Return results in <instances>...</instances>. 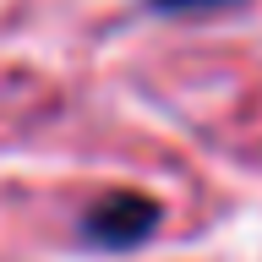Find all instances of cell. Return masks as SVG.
I'll list each match as a JSON object with an SVG mask.
<instances>
[{
	"label": "cell",
	"mask_w": 262,
	"mask_h": 262,
	"mask_svg": "<svg viewBox=\"0 0 262 262\" xmlns=\"http://www.w3.org/2000/svg\"><path fill=\"white\" fill-rule=\"evenodd\" d=\"M153 229H159V202H147V196H110L104 208L82 219V235L104 251H126V246L147 241Z\"/></svg>",
	"instance_id": "1"
},
{
	"label": "cell",
	"mask_w": 262,
	"mask_h": 262,
	"mask_svg": "<svg viewBox=\"0 0 262 262\" xmlns=\"http://www.w3.org/2000/svg\"><path fill=\"white\" fill-rule=\"evenodd\" d=\"M164 11H196V6H224V0H153Z\"/></svg>",
	"instance_id": "2"
}]
</instances>
